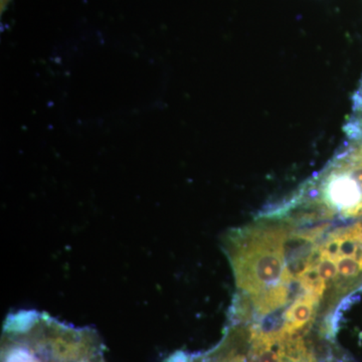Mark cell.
I'll return each mask as SVG.
<instances>
[{"label":"cell","instance_id":"1","mask_svg":"<svg viewBox=\"0 0 362 362\" xmlns=\"http://www.w3.org/2000/svg\"><path fill=\"white\" fill-rule=\"evenodd\" d=\"M296 233L294 218L273 216L230 235L235 282L257 316L276 313L289 302L297 284L291 271Z\"/></svg>","mask_w":362,"mask_h":362},{"label":"cell","instance_id":"2","mask_svg":"<svg viewBox=\"0 0 362 362\" xmlns=\"http://www.w3.org/2000/svg\"><path fill=\"white\" fill-rule=\"evenodd\" d=\"M96 331L66 325L39 312L6 319L1 362H107Z\"/></svg>","mask_w":362,"mask_h":362},{"label":"cell","instance_id":"3","mask_svg":"<svg viewBox=\"0 0 362 362\" xmlns=\"http://www.w3.org/2000/svg\"><path fill=\"white\" fill-rule=\"evenodd\" d=\"M305 194L321 218L362 216V140L343 151Z\"/></svg>","mask_w":362,"mask_h":362},{"label":"cell","instance_id":"4","mask_svg":"<svg viewBox=\"0 0 362 362\" xmlns=\"http://www.w3.org/2000/svg\"><path fill=\"white\" fill-rule=\"evenodd\" d=\"M320 301L311 293H299L283 314L279 331L285 337H303L315 318Z\"/></svg>","mask_w":362,"mask_h":362},{"label":"cell","instance_id":"5","mask_svg":"<svg viewBox=\"0 0 362 362\" xmlns=\"http://www.w3.org/2000/svg\"><path fill=\"white\" fill-rule=\"evenodd\" d=\"M356 105L358 107L359 111L362 113V86L361 90H359L358 102H357Z\"/></svg>","mask_w":362,"mask_h":362}]
</instances>
